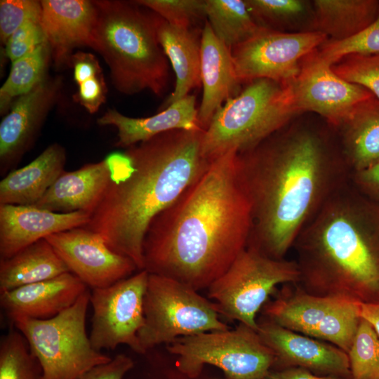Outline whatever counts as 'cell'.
<instances>
[{"mask_svg": "<svg viewBox=\"0 0 379 379\" xmlns=\"http://www.w3.org/2000/svg\"><path fill=\"white\" fill-rule=\"evenodd\" d=\"M238 152L218 157L204 174L150 222L144 270L196 291L208 288L247 246L251 201Z\"/></svg>", "mask_w": 379, "mask_h": 379, "instance_id": "6da1fadb", "label": "cell"}, {"mask_svg": "<svg viewBox=\"0 0 379 379\" xmlns=\"http://www.w3.org/2000/svg\"><path fill=\"white\" fill-rule=\"evenodd\" d=\"M204 130H172L113 152L116 171L84 227L144 270L143 242L152 220L210 166L201 155Z\"/></svg>", "mask_w": 379, "mask_h": 379, "instance_id": "7a4b0ae2", "label": "cell"}, {"mask_svg": "<svg viewBox=\"0 0 379 379\" xmlns=\"http://www.w3.org/2000/svg\"><path fill=\"white\" fill-rule=\"evenodd\" d=\"M238 161L252 208L248 245L283 259L331 195L333 166L319 138L307 131L273 134L238 154Z\"/></svg>", "mask_w": 379, "mask_h": 379, "instance_id": "3957f363", "label": "cell"}, {"mask_svg": "<svg viewBox=\"0 0 379 379\" xmlns=\"http://www.w3.org/2000/svg\"><path fill=\"white\" fill-rule=\"evenodd\" d=\"M348 193L331 194L293 246L298 287L311 295L379 302V234Z\"/></svg>", "mask_w": 379, "mask_h": 379, "instance_id": "277c9868", "label": "cell"}, {"mask_svg": "<svg viewBox=\"0 0 379 379\" xmlns=\"http://www.w3.org/2000/svg\"><path fill=\"white\" fill-rule=\"evenodd\" d=\"M97 20L91 48L105 60L114 87L134 95L162 96L170 80L169 61L157 37L156 13L133 1H94Z\"/></svg>", "mask_w": 379, "mask_h": 379, "instance_id": "5b68a950", "label": "cell"}, {"mask_svg": "<svg viewBox=\"0 0 379 379\" xmlns=\"http://www.w3.org/2000/svg\"><path fill=\"white\" fill-rule=\"evenodd\" d=\"M295 113L288 84L258 79L225 102L204 131L201 155L211 162L229 151H248L277 133Z\"/></svg>", "mask_w": 379, "mask_h": 379, "instance_id": "8992f818", "label": "cell"}, {"mask_svg": "<svg viewBox=\"0 0 379 379\" xmlns=\"http://www.w3.org/2000/svg\"><path fill=\"white\" fill-rule=\"evenodd\" d=\"M90 293L86 291L74 305L52 318L11 320L39 361L43 379H77L91 368L111 361L110 357L93 347L86 333Z\"/></svg>", "mask_w": 379, "mask_h": 379, "instance_id": "52a82bcc", "label": "cell"}, {"mask_svg": "<svg viewBox=\"0 0 379 379\" xmlns=\"http://www.w3.org/2000/svg\"><path fill=\"white\" fill-rule=\"evenodd\" d=\"M145 324L138 337L144 354L175 339L230 328L215 303L173 279L149 274L144 298Z\"/></svg>", "mask_w": 379, "mask_h": 379, "instance_id": "ba28073f", "label": "cell"}, {"mask_svg": "<svg viewBox=\"0 0 379 379\" xmlns=\"http://www.w3.org/2000/svg\"><path fill=\"white\" fill-rule=\"evenodd\" d=\"M166 347L178 356V370L190 378L208 364L220 368L227 379H265L276 361L258 332L241 323L232 330L180 337Z\"/></svg>", "mask_w": 379, "mask_h": 379, "instance_id": "9c48e42d", "label": "cell"}, {"mask_svg": "<svg viewBox=\"0 0 379 379\" xmlns=\"http://www.w3.org/2000/svg\"><path fill=\"white\" fill-rule=\"evenodd\" d=\"M296 262L271 258L247 246L207 288L220 314L258 330L256 314L275 287L298 283Z\"/></svg>", "mask_w": 379, "mask_h": 379, "instance_id": "30bf717a", "label": "cell"}, {"mask_svg": "<svg viewBox=\"0 0 379 379\" xmlns=\"http://www.w3.org/2000/svg\"><path fill=\"white\" fill-rule=\"evenodd\" d=\"M360 303L311 295L297 286L265 305V318L291 331L325 341L347 353L361 317Z\"/></svg>", "mask_w": 379, "mask_h": 379, "instance_id": "8fae6325", "label": "cell"}, {"mask_svg": "<svg viewBox=\"0 0 379 379\" xmlns=\"http://www.w3.org/2000/svg\"><path fill=\"white\" fill-rule=\"evenodd\" d=\"M149 273H138L105 288L92 289L90 340L98 351L120 345L144 354L138 334L145 324L144 298Z\"/></svg>", "mask_w": 379, "mask_h": 379, "instance_id": "7c38bea8", "label": "cell"}, {"mask_svg": "<svg viewBox=\"0 0 379 379\" xmlns=\"http://www.w3.org/2000/svg\"><path fill=\"white\" fill-rule=\"evenodd\" d=\"M319 31L284 33L261 27L251 39L231 48L239 81L268 79L281 84L294 80L300 60L326 39Z\"/></svg>", "mask_w": 379, "mask_h": 379, "instance_id": "4fadbf2b", "label": "cell"}, {"mask_svg": "<svg viewBox=\"0 0 379 379\" xmlns=\"http://www.w3.org/2000/svg\"><path fill=\"white\" fill-rule=\"evenodd\" d=\"M287 84L296 113L314 112L335 125H344L360 105L374 96L365 88L340 77L314 55Z\"/></svg>", "mask_w": 379, "mask_h": 379, "instance_id": "5bb4252c", "label": "cell"}, {"mask_svg": "<svg viewBox=\"0 0 379 379\" xmlns=\"http://www.w3.org/2000/svg\"><path fill=\"white\" fill-rule=\"evenodd\" d=\"M45 239L69 271L92 289L111 286L138 270L132 260L113 251L100 234L84 227L52 234Z\"/></svg>", "mask_w": 379, "mask_h": 379, "instance_id": "9a60e30c", "label": "cell"}, {"mask_svg": "<svg viewBox=\"0 0 379 379\" xmlns=\"http://www.w3.org/2000/svg\"><path fill=\"white\" fill-rule=\"evenodd\" d=\"M60 78L48 76L18 98L0 124V174L5 176L34 143L60 93Z\"/></svg>", "mask_w": 379, "mask_h": 379, "instance_id": "2e32d148", "label": "cell"}, {"mask_svg": "<svg viewBox=\"0 0 379 379\" xmlns=\"http://www.w3.org/2000/svg\"><path fill=\"white\" fill-rule=\"evenodd\" d=\"M257 332L275 359L319 373L351 375L347 353L329 343L291 331L264 318Z\"/></svg>", "mask_w": 379, "mask_h": 379, "instance_id": "e0dca14e", "label": "cell"}, {"mask_svg": "<svg viewBox=\"0 0 379 379\" xmlns=\"http://www.w3.org/2000/svg\"><path fill=\"white\" fill-rule=\"evenodd\" d=\"M89 219L84 211L56 213L33 205L0 204V259L52 234L84 227Z\"/></svg>", "mask_w": 379, "mask_h": 379, "instance_id": "ac0fdd59", "label": "cell"}, {"mask_svg": "<svg viewBox=\"0 0 379 379\" xmlns=\"http://www.w3.org/2000/svg\"><path fill=\"white\" fill-rule=\"evenodd\" d=\"M39 25L58 67L69 62L72 50L91 46L97 20L94 1L43 0Z\"/></svg>", "mask_w": 379, "mask_h": 379, "instance_id": "d6986e66", "label": "cell"}, {"mask_svg": "<svg viewBox=\"0 0 379 379\" xmlns=\"http://www.w3.org/2000/svg\"><path fill=\"white\" fill-rule=\"evenodd\" d=\"M115 173L113 154L73 171H63L34 205L56 213L84 211L90 215L109 185Z\"/></svg>", "mask_w": 379, "mask_h": 379, "instance_id": "ffe728a7", "label": "cell"}, {"mask_svg": "<svg viewBox=\"0 0 379 379\" xmlns=\"http://www.w3.org/2000/svg\"><path fill=\"white\" fill-rule=\"evenodd\" d=\"M87 290L77 277L66 272L0 293V305L11 321L18 317L47 319L71 307Z\"/></svg>", "mask_w": 379, "mask_h": 379, "instance_id": "44dd1931", "label": "cell"}, {"mask_svg": "<svg viewBox=\"0 0 379 379\" xmlns=\"http://www.w3.org/2000/svg\"><path fill=\"white\" fill-rule=\"evenodd\" d=\"M201 83L203 95L197 120L205 131L225 102L238 95L240 84L231 49L218 39L206 20L201 36Z\"/></svg>", "mask_w": 379, "mask_h": 379, "instance_id": "7402d4cb", "label": "cell"}, {"mask_svg": "<svg viewBox=\"0 0 379 379\" xmlns=\"http://www.w3.org/2000/svg\"><path fill=\"white\" fill-rule=\"evenodd\" d=\"M197 116L196 97L189 94L149 117H129L109 109L98 119V124L116 127L118 138L115 146L128 148L169 131L199 128Z\"/></svg>", "mask_w": 379, "mask_h": 379, "instance_id": "603a6c76", "label": "cell"}, {"mask_svg": "<svg viewBox=\"0 0 379 379\" xmlns=\"http://www.w3.org/2000/svg\"><path fill=\"white\" fill-rule=\"evenodd\" d=\"M159 44L175 74L174 90L168 98V106L189 95L201 84V30L169 24L156 14Z\"/></svg>", "mask_w": 379, "mask_h": 379, "instance_id": "cb8c5ba5", "label": "cell"}, {"mask_svg": "<svg viewBox=\"0 0 379 379\" xmlns=\"http://www.w3.org/2000/svg\"><path fill=\"white\" fill-rule=\"evenodd\" d=\"M65 148L58 143L36 159L7 173L0 182V204L34 205L64 171Z\"/></svg>", "mask_w": 379, "mask_h": 379, "instance_id": "d4e9b609", "label": "cell"}, {"mask_svg": "<svg viewBox=\"0 0 379 379\" xmlns=\"http://www.w3.org/2000/svg\"><path fill=\"white\" fill-rule=\"evenodd\" d=\"M70 272L52 246L41 239L0 259V293Z\"/></svg>", "mask_w": 379, "mask_h": 379, "instance_id": "484cf974", "label": "cell"}, {"mask_svg": "<svg viewBox=\"0 0 379 379\" xmlns=\"http://www.w3.org/2000/svg\"><path fill=\"white\" fill-rule=\"evenodd\" d=\"M314 4L319 31L331 36L333 41L359 33L379 14L376 0H317Z\"/></svg>", "mask_w": 379, "mask_h": 379, "instance_id": "4316f807", "label": "cell"}, {"mask_svg": "<svg viewBox=\"0 0 379 379\" xmlns=\"http://www.w3.org/2000/svg\"><path fill=\"white\" fill-rule=\"evenodd\" d=\"M345 145L355 172L379 162V100L375 96L360 105L344 124Z\"/></svg>", "mask_w": 379, "mask_h": 379, "instance_id": "83f0119b", "label": "cell"}, {"mask_svg": "<svg viewBox=\"0 0 379 379\" xmlns=\"http://www.w3.org/2000/svg\"><path fill=\"white\" fill-rule=\"evenodd\" d=\"M205 11L213 33L230 49L251 39L262 27L245 1L206 0Z\"/></svg>", "mask_w": 379, "mask_h": 379, "instance_id": "f1b7e54d", "label": "cell"}, {"mask_svg": "<svg viewBox=\"0 0 379 379\" xmlns=\"http://www.w3.org/2000/svg\"><path fill=\"white\" fill-rule=\"evenodd\" d=\"M51 51L45 41L32 52L12 62L9 75L0 89L1 114L14 99L28 93L47 75Z\"/></svg>", "mask_w": 379, "mask_h": 379, "instance_id": "f546056e", "label": "cell"}, {"mask_svg": "<svg viewBox=\"0 0 379 379\" xmlns=\"http://www.w3.org/2000/svg\"><path fill=\"white\" fill-rule=\"evenodd\" d=\"M0 379H43L41 366L18 331L11 329L0 341Z\"/></svg>", "mask_w": 379, "mask_h": 379, "instance_id": "4dcf8cb0", "label": "cell"}, {"mask_svg": "<svg viewBox=\"0 0 379 379\" xmlns=\"http://www.w3.org/2000/svg\"><path fill=\"white\" fill-rule=\"evenodd\" d=\"M347 354L352 379H379V337L362 318Z\"/></svg>", "mask_w": 379, "mask_h": 379, "instance_id": "1f68e13d", "label": "cell"}, {"mask_svg": "<svg viewBox=\"0 0 379 379\" xmlns=\"http://www.w3.org/2000/svg\"><path fill=\"white\" fill-rule=\"evenodd\" d=\"M354 54H379V14L362 31L347 39L325 43L319 52L314 55L332 66L345 57Z\"/></svg>", "mask_w": 379, "mask_h": 379, "instance_id": "d6a6232c", "label": "cell"}, {"mask_svg": "<svg viewBox=\"0 0 379 379\" xmlns=\"http://www.w3.org/2000/svg\"><path fill=\"white\" fill-rule=\"evenodd\" d=\"M137 4L152 10L169 24L196 28L206 18V0H138Z\"/></svg>", "mask_w": 379, "mask_h": 379, "instance_id": "836d02e7", "label": "cell"}, {"mask_svg": "<svg viewBox=\"0 0 379 379\" xmlns=\"http://www.w3.org/2000/svg\"><path fill=\"white\" fill-rule=\"evenodd\" d=\"M331 68L344 80L365 88L379 100V54L350 55Z\"/></svg>", "mask_w": 379, "mask_h": 379, "instance_id": "e575fe53", "label": "cell"}, {"mask_svg": "<svg viewBox=\"0 0 379 379\" xmlns=\"http://www.w3.org/2000/svg\"><path fill=\"white\" fill-rule=\"evenodd\" d=\"M40 1L1 0L0 1V37L6 45L10 36L29 22H39Z\"/></svg>", "mask_w": 379, "mask_h": 379, "instance_id": "d590c367", "label": "cell"}, {"mask_svg": "<svg viewBox=\"0 0 379 379\" xmlns=\"http://www.w3.org/2000/svg\"><path fill=\"white\" fill-rule=\"evenodd\" d=\"M245 1L254 19L265 22H274L297 16L305 8L303 2L298 0H246Z\"/></svg>", "mask_w": 379, "mask_h": 379, "instance_id": "8d00e7d4", "label": "cell"}, {"mask_svg": "<svg viewBox=\"0 0 379 379\" xmlns=\"http://www.w3.org/2000/svg\"><path fill=\"white\" fill-rule=\"evenodd\" d=\"M45 41L39 22H29L10 36L6 44V54L13 62L32 52Z\"/></svg>", "mask_w": 379, "mask_h": 379, "instance_id": "74e56055", "label": "cell"}, {"mask_svg": "<svg viewBox=\"0 0 379 379\" xmlns=\"http://www.w3.org/2000/svg\"><path fill=\"white\" fill-rule=\"evenodd\" d=\"M107 88L102 74L91 77L79 84L75 101L89 113L96 112L105 101Z\"/></svg>", "mask_w": 379, "mask_h": 379, "instance_id": "f35d334b", "label": "cell"}, {"mask_svg": "<svg viewBox=\"0 0 379 379\" xmlns=\"http://www.w3.org/2000/svg\"><path fill=\"white\" fill-rule=\"evenodd\" d=\"M133 366L131 357L119 354L109 362L91 368L77 379H124Z\"/></svg>", "mask_w": 379, "mask_h": 379, "instance_id": "ab89813d", "label": "cell"}, {"mask_svg": "<svg viewBox=\"0 0 379 379\" xmlns=\"http://www.w3.org/2000/svg\"><path fill=\"white\" fill-rule=\"evenodd\" d=\"M69 63L73 67L74 79L78 85L102 74L98 60L95 55L89 53L79 51L72 54Z\"/></svg>", "mask_w": 379, "mask_h": 379, "instance_id": "60d3db41", "label": "cell"}, {"mask_svg": "<svg viewBox=\"0 0 379 379\" xmlns=\"http://www.w3.org/2000/svg\"><path fill=\"white\" fill-rule=\"evenodd\" d=\"M265 379H346L345 378L328 375L319 376L311 371L298 367H291L277 371H270Z\"/></svg>", "mask_w": 379, "mask_h": 379, "instance_id": "b9f144b4", "label": "cell"}, {"mask_svg": "<svg viewBox=\"0 0 379 379\" xmlns=\"http://www.w3.org/2000/svg\"><path fill=\"white\" fill-rule=\"evenodd\" d=\"M356 180L362 187L379 197V162L356 172Z\"/></svg>", "mask_w": 379, "mask_h": 379, "instance_id": "7bdbcfd3", "label": "cell"}, {"mask_svg": "<svg viewBox=\"0 0 379 379\" xmlns=\"http://www.w3.org/2000/svg\"><path fill=\"white\" fill-rule=\"evenodd\" d=\"M359 315L371 325L379 337V302L360 303Z\"/></svg>", "mask_w": 379, "mask_h": 379, "instance_id": "ee69618b", "label": "cell"}]
</instances>
